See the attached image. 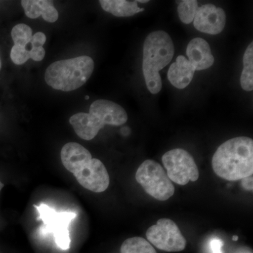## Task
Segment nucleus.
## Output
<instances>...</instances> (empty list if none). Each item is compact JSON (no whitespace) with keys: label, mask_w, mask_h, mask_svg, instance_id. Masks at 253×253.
I'll use <instances>...</instances> for the list:
<instances>
[{"label":"nucleus","mask_w":253,"mask_h":253,"mask_svg":"<svg viewBox=\"0 0 253 253\" xmlns=\"http://www.w3.org/2000/svg\"><path fill=\"white\" fill-rule=\"evenodd\" d=\"M61 159L64 168L72 173L84 189L95 193L104 192L109 187V172L103 163L93 158L84 146L76 142L65 144Z\"/></svg>","instance_id":"1"},{"label":"nucleus","mask_w":253,"mask_h":253,"mask_svg":"<svg viewBox=\"0 0 253 253\" xmlns=\"http://www.w3.org/2000/svg\"><path fill=\"white\" fill-rule=\"evenodd\" d=\"M212 166L218 176L228 181L253 175V139L240 136L223 143L213 156Z\"/></svg>","instance_id":"2"},{"label":"nucleus","mask_w":253,"mask_h":253,"mask_svg":"<svg viewBox=\"0 0 253 253\" xmlns=\"http://www.w3.org/2000/svg\"><path fill=\"white\" fill-rule=\"evenodd\" d=\"M127 119V114L122 106L109 100L98 99L91 104L89 113H76L70 118L69 123L79 137L89 141L106 125L121 126Z\"/></svg>","instance_id":"3"},{"label":"nucleus","mask_w":253,"mask_h":253,"mask_svg":"<svg viewBox=\"0 0 253 253\" xmlns=\"http://www.w3.org/2000/svg\"><path fill=\"white\" fill-rule=\"evenodd\" d=\"M174 54V44L166 32H153L145 40L143 48V74L146 86L151 94H158L162 89L159 71L170 63Z\"/></svg>","instance_id":"4"},{"label":"nucleus","mask_w":253,"mask_h":253,"mask_svg":"<svg viewBox=\"0 0 253 253\" xmlns=\"http://www.w3.org/2000/svg\"><path fill=\"white\" fill-rule=\"evenodd\" d=\"M94 62L88 56L55 61L46 68V84L56 90L71 91L84 85L94 71Z\"/></svg>","instance_id":"5"},{"label":"nucleus","mask_w":253,"mask_h":253,"mask_svg":"<svg viewBox=\"0 0 253 253\" xmlns=\"http://www.w3.org/2000/svg\"><path fill=\"white\" fill-rule=\"evenodd\" d=\"M11 38L14 44L10 57L14 64L22 65L29 59L41 61L44 59L46 52L43 45L46 41L44 33L37 32L33 35L29 26L20 23L12 28Z\"/></svg>","instance_id":"6"},{"label":"nucleus","mask_w":253,"mask_h":253,"mask_svg":"<svg viewBox=\"0 0 253 253\" xmlns=\"http://www.w3.org/2000/svg\"><path fill=\"white\" fill-rule=\"evenodd\" d=\"M136 180L149 196L158 201H167L175 191L162 166L152 160L141 163L136 172Z\"/></svg>","instance_id":"7"},{"label":"nucleus","mask_w":253,"mask_h":253,"mask_svg":"<svg viewBox=\"0 0 253 253\" xmlns=\"http://www.w3.org/2000/svg\"><path fill=\"white\" fill-rule=\"evenodd\" d=\"M34 207L39 213L40 219L42 221L43 232L53 235L55 243L60 249L63 251L70 249L69 225L77 217V214L71 211L58 212L44 204Z\"/></svg>","instance_id":"8"},{"label":"nucleus","mask_w":253,"mask_h":253,"mask_svg":"<svg viewBox=\"0 0 253 253\" xmlns=\"http://www.w3.org/2000/svg\"><path fill=\"white\" fill-rule=\"evenodd\" d=\"M162 161L168 177L173 182L184 186L189 181L199 179V168L193 156L186 150H170L163 155Z\"/></svg>","instance_id":"9"},{"label":"nucleus","mask_w":253,"mask_h":253,"mask_svg":"<svg viewBox=\"0 0 253 253\" xmlns=\"http://www.w3.org/2000/svg\"><path fill=\"white\" fill-rule=\"evenodd\" d=\"M150 244L166 252H180L185 249L186 240L172 219L161 218L146 231Z\"/></svg>","instance_id":"10"},{"label":"nucleus","mask_w":253,"mask_h":253,"mask_svg":"<svg viewBox=\"0 0 253 253\" xmlns=\"http://www.w3.org/2000/svg\"><path fill=\"white\" fill-rule=\"evenodd\" d=\"M226 14L221 8L212 4L203 5L198 9L194 26L198 31L210 35H217L224 30Z\"/></svg>","instance_id":"11"},{"label":"nucleus","mask_w":253,"mask_h":253,"mask_svg":"<svg viewBox=\"0 0 253 253\" xmlns=\"http://www.w3.org/2000/svg\"><path fill=\"white\" fill-rule=\"evenodd\" d=\"M186 55L196 71L208 69L214 63V58L209 44L202 38H196L190 41Z\"/></svg>","instance_id":"12"},{"label":"nucleus","mask_w":253,"mask_h":253,"mask_svg":"<svg viewBox=\"0 0 253 253\" xmlns=\"http://www.w3.org/2000/svg\"><path fill=\"white\" fill-rule=\"evenodd\" d=\"M196 70L185 56L179 55L175 62L169 68L168 78L173 86L177 89H184L189 86L194 78Z\"/></svg>","instance_id":"13"},{"label":"nucleus","mask_w":253,"mask_h":253,"mask_svg":"<svg viewBox=\"0 0 253 253\" xmlns=\"http://www.w3.org/2000/svg\"><path fill=\"white\" fill-rule=\"evenodd\" d=\"M25 14L28 18L36 19L42 16L46 22L54 23L59 18V13L50 0H23L21 1Z\"/></svg>","instance_id":"14"},{"label":"nucleus","mask_w":253,"mask_h":253,"mask_svg":"<svg viewBox=\"0 0 253 253\" xmlns=\"http://www.w3.org/2000/svg\"><path fill=\"white\" fill-rule=\"evenodd\" d=\"M99 3L104 11L117 17H129L144 11L138 6L137 1L100 0Z\"/></svg>","instance_id":"15"},{"label":"nucleus","mask_w":253,"mask_h":253,"mask_svg":"<svg viewBox=\"0 0 253 253\" xmlns=\"http://www.w3.org/2000/svg\"><path fill=\"white\" fill-rule=\"evenodd\" d=\"M244 69L241 73V87L245 91H251L253 89V43L248 46L244 55Z\"/></svg>","instance_id":"16"},{"label":"nucleus","mask_w":253,"mask_h":253,"mask_svg":"<svg viewBox=\"0 0 253 253\" xmlns=\"http://www.w3.org/2000/svg\"><path fill=\"white\" fill-rule=\"evenodd\" d=\"M121 253H157L147 240L132 237L126 240L121 247Z\"/></svg>","instance_id":"17"},{"label":"nucleus","mask_w":253,"mask_h":253,"mask_svg":"<svg viewBox=\"0 0 253 253\" xmlns=\"http://www.w3.org/2000/svg\"><path fill=\"white\" fill-rule=\"evenodd\" d=\"M199 9L196 0H184L179 3L177 11L181 21L184 24H189L194 21L195 15Z\"/></svg>","instance_id":"18"},{"label":"nucleus","mask_w":253,"mask_h":253,"mask_svg":"<svg viewBox=\"0 0 253 253\" xmlns=\"http://www.w3.org/2000/svg\"><path fill=\"white\" fill-rule=\"evenodd\" d=\"M224 246V242L218 238H214L210 243V249L212 253H223L222 247Z\"/></svg>","instance_id":"19"},{"label":"nucleus","mask_w":253,"mask_h":253,"mask_svg":"<svg viewBox=\"0 0 253 253\" xmlns=\"http://www.w3.org/2000/svg\"><path fill=\"white\" fill-rule=\"evenodd\" d=\"M253 175L247 176V177L242 179L241 184H242L243 188L246 190V191H252L253 189Z\"/></svg>","instance_id":"20"},{"label":"nucleus","mask_w":253,"mask_h":253,"mask_svg":"<svg viewBox=\"0 0 253 253\" xmlns=\"http://www.w3.org/2000/svg\"><path fill=\"white\" fill-rule=\"evenodd\" d=\"M233 241H237L239 240V236H234L232 237Z\"/></svg>","instance_id":"21"},{"label":"nucleus","mask_w":253,"mask_h":253,"mask_svg":"<svg viewBox=\"0 0 253 253\" xmlns=\"http://www.w3.org/2000/svg\"><path fill=\"white\" fill-rule=\"evenodd\" d=\"M3 187H4V184H3V183L0 181V191H1V189H2Z\"/></svg>","instance_id":"22"},{"label":"nucleus","mask_w":253,"mask_h":253,"mask_svg":"<svg viewBox=\"0 0 253 253\" xmlns=\"http://www.w3.org/2000/svg\"><path fill=\"white\" fill-rule=\"evenodd\" d=\"M89 96H85V99H86V100L89 99Z\"/></svg>","instance_id":"23"},{"label":"nucleus","mask_w":253,"mask_h":253,"mask_svg":"<svg viewBox=\"0 0 253 253\" xmlns=\"http://www.w3.org/2000/svg\"><path fill=\"white\" fill-rule=\"evenodd\" d=\"M0 69H1V61H0Z\"/></svg>","instance_id":"24"}]
</instances>
